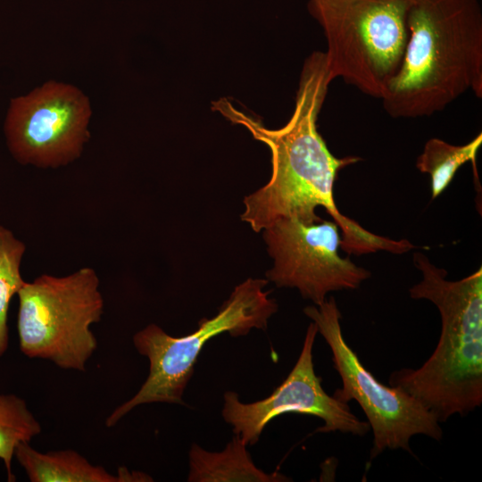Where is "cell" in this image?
<instances>
[{"mask_svg": "<svg viewBox=\"0 0 482 482\" xmlns=\"http://www.w3.org/2000/svg\"><path fill=\"white\" fill-rule=\"evenodd\" d=\"M413 0H311L323 29L328 80L341 78L379 99L397 76L409 38Z\"/></svg>", "mask_w": 482, "mask_h": 482, "instance_id": "obj_4", "label": "cell"}, {"mask_svg": "<svg viewBox=\"0 0 482 482\" xmlns=\"http://www.w3.org/2000/svg\"><path fill=\"white\" fill-rule=\"evenodd\" d=\"M25 251L24 243L0 225V357L8 348L7 320L11 300L25 283L21 274Z\"/></svg>", "mask_w": 482, "mask_h": 482, "instance_id": "obj_15", "label": "cell"}, {"mask_svg": "<svg viewBox=\"0 0 482 482\" xmlns=\"http://www.w3.org/2000/svg\"><path fill=\"white\" fill-rule=\"evenodd\" d=\"M267 283L266 279L247 278L235 287L214 317L201 320L197 329L189 335L172 337L155 324L137 332L133 344L149 360V374L137 393L106 418L105 426L113 427L141 404H183L185 388L208 340L225 332L239 337L253 328L266 329L269 319L278 311L276 301L269 297L270 291L263 290Z\"/></svg>", "mask_w": 482, "mask_h": 482, "instance_id": "obj_5", "label": "cell"}, {"mask_svg": "<svg viewBox=\"0 0 482 482\" xmlns=\"http://www.w3.org/2000/svg\"><path fill=\"white\" fill-rule=\"evenodd\" d=\"M38 420L22 398L0 394V460L4 461L8 481H14L12 461L20 443H29L41 433Z\"/></svg>", "mask_w": 482, "mask_h": 482, "instance_id": "obj_14", "label": "cell"}, {"mask_svg": "<svg viewBox=\"0 0 482 482\" xmlns=\"http://www.w3.org/2000/svg\"><path fill=\"white\" fill-rule=\"evenodd\" d=\"M325 54L315 52L305 61L299 82L295 106L281 128H266L260 120L237 110L226 98L212 103L232 123L242 125L271 152L270 181L244 199L241 220L260 232L281 218H296L306 223L322 220L316 208L323 207L341 229L340 247L350 254L362 255L378 250L403 253L413 248L408 240L395 241L373 234L342 214L334 200L338 171L358 162L357 157L337 158L317 129V118L327 95Z\"/></svg>", "mask_w": 482, "mask_h": 482, "instance_id": "obj_1", "label": "cell"}, {"mask_svg": "<svg viewBox=\"0 0 482 482\" xmlns=\"http://www.w3.org/2000/svg\"><path fill=\"white\" fill-rule=\"evenodd\" d=\"M303 312L330 347L333 366L341 378L342 387L332 395L346 403L354 400L368 419L373 433L370 460L387 449L411 453L410 440L416 435L441 440L443 430L431 411L402 389L380 383L366 370L344 338L342 316L333 296Z\"/></svg>", "mask_w": 482, "mask_h": 482, "instance_id": "obj_7", "label": "cell"}, {"mask_svg": "<svg viewBox=\"0 0 482 482\" xmlns=\"http://www.w3.org/2000/svg\"><path fill=\"white\" fill-rule=\"evenodd\" d=\"M400 71L382 99L394 118L429 116L471 90L482 96L479 0H413Z\"/></svg>", "mask_w": 482, "mask_h": 482, "instance_id": "obj_2", "label": "cell"}, {"mask_svg": "<svg viewBox=\"0 0 482 482\" xmlns=\"http://www.w3.org/2000/svg\"><path fill=\"white\" fill-rule=\"evenodd\" d=\"M14 456L31 482H125L120 470L112 475L71 449L41 453L22 442Z\"/></svg>", "mask_w": 482, "mask_h": 482, "instance_id": "obj_12", "label": "cell"}, {"mask_svg": "<svg viewBox=\"0 0 482 482\" xmlns=\"http://www.w3.org/2000/svg\"><path fill=\"white\" fill-rule=\"evenodd\" d=\"M246 444L235 435L220 452H209L196 444L189 451V482H282L290 481L275 471L258 469L246 450Z\"/></svg>", "mask_w": 482, "mask_h": 482, "instance_id": "obj_11", "label": "cell"}, {"mask_svg": "<svg viewBox=\"0 0 482 482\" xmlns=\"http://www.w3.org/2000/svg\"><path fill=\"white\" fill-rule=\"evenodd\" d=\"M87 98L76 88L48 83L12 100L4 131L13 157L23 164L59 167L75 160L89 137Z\"/></svg>", "mask_w": 482, "mask_h": 482, "instance_id": "obj_9", "label": "cell"}, {"mask_svg": "<svg viewBox=\"0 0 482 482\" xmlns=\"http://www.w3.org/2000/svg\"><path fill=\"white\" fill-rule=\"evenodd\" d=\"M481 144V133L461 145H454L439 138L427 141L423 152L417 159L416 167L420 172L430 176L432 199L445 190L461 166L470 162L475 167Z\"/></svg>", "mask_w": 482, "mask_h": 482, "instance_id": "obj_13", "label": "cell"}, {"mask_svg": "<svg viewBox=\"0 0 482 482\" xmlns=\"http://www.w3.org/2000/svg\"><path fill=\"white\" fill-rule=\"evenodd\" d=\"M318 333L314 322L307 328L300 355L286 379L261 401L241 403L236 392L224 394L222 416L233 432L248 445L257 443L265 426L274 418L287 412L316 416L324 421L315 432L340 431L364 436L370 430L367 421L357 418L348 403L328 395L321 378L314 371L312 348Z\"/></svg>", "mask_w": 482, "mask_h": 482, "instance_id": "obj_10", "label": "cell"}, {"mask_svg": "<svg viewBox=\"0 0 482 482\" xmlns=\"http://www.w3.org/2000/svg\"><path fill=\"white\" fill-rule=\"evenodd\" d=\"M413 262L422 279L412 299L432 302L441 316V334L430 357L418 369L393 371L388 382L415 398L439 422L465 416L482 403V269L457 281L421 253Z\"/></svg>", "mask_w": 482, "mask_h": 482, "instance_id": "obj_3", "label": "cell"}, {"mask_svg": "<svg viewBox=\"0 0 482 482\" xmlns=\"http://www.w3.org/2000/svg\"><path fill=\"white\" fill-rule=\"evenodd\" d=\"M96 270L81 268L57 277L43 274L18 292L17 330L21 353L63 370H86L97 348L91 326L100 321L104 301Z\"/></svg>", "mask_w": 482, "mask_h": 482, "instance_id": "obj_6", "label": "cell"}, {"mask_svg": "<svg viewBox=\"0 0 482 482\" xmlns=\"http://www.w3.org/2000/svg\"><path fill=\"white\" fill-rule=\"evenodd\" d=\"M333 220L306 223L281 218L263 230L274 266L266 272L278 287H295L304 299L321 304L327 294L356 289L370 273L338 253L341 236Z\"/></svg>", "mask_w": 482, "mask_h": 482, "instance_id": "obj_8", "label": "cell"}]
</instances>
